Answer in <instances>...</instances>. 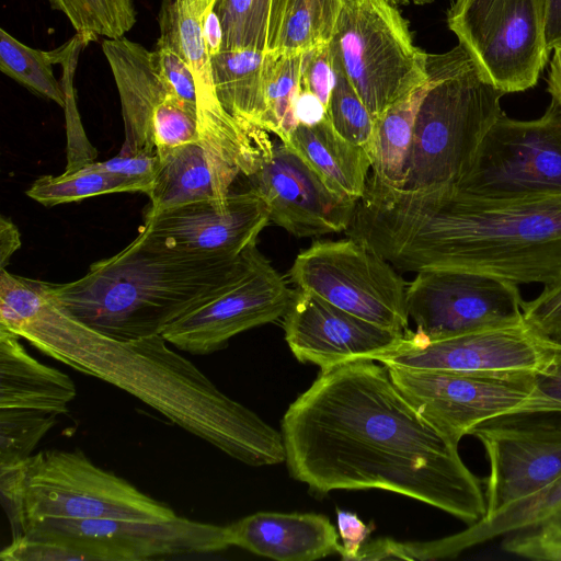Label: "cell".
I'll list each match as a JSON object with an SVG mask.
<instances>
[{
    "label": "cell",
    "instance_id": "obj_32",
    "mask_svg": "<svg viewBox=\"0 0 561 561\" xmlns=\"http://www.w3.org/2000/svg\"><path fill=\"white\" fill-rule=\"evenodd\" d=\"M342 0H287L273 51L302 54L329 44Z\"/></svg>",
    "mask_w": 561,
    "mask_h": 561
},
{
    "label": "cell",
    "instance_id": "obj_51",
    "mask_svg": "<svg viewBox=\"0 0 561 561\" xmlns=\"http://www.w3.org/2000/svg\"><path fill=\"white\" fill-rule=\"evenodd\" d=\"M552 337L561 342V333ZM536 383L543 393L561 403V363L552 373L537 377Z\"/></svg>",
    "mask_w": 561,
    "mask_h": 561
},
{
    "label": "cell",
    "instance_id": "obj_35",
    "mask_svg": "<svg viewBox=\"0 0 561 561\" xmlns=\"http://www.w3.org/2000/svg\"><path fill=\"white\" fill-rule=\"evenodd\" d=\"M332 64L334 85L327 108L328 117L343 138L368 151L374 137L375 118L333 56Z\"/></svg>",
    "mask_w": 561,
    "mask_h": 561
},
{
    "label": "cell",
    "instance_id": "obj_38",
    "mask_svg": "<svg viewBox=\"0 0 561 561\" xmlns=\"http://www.w3.org/2000/svg\"><path fill=\"white\" fill-rule=\"evenodd\" d=\"M502 549L520 558L561 561V533L542 523L506 535Z\"/></svg>",
    "mask_w": 561,
    "mask_h": 561
},
{
    "label": "cell",
    "instance_id": "obj_29",
    "mask_svg": "<svg viewBox=\"0 0 561 561\" xmlns=\"http://www.w3.org/2000/svg\"><path fill=\"white\" fill-rule=\"evenodd\" d=\"M287 0H208L224 32V49L273 51Z\"/></svg>",
    "mask_w": 561,
    "mask_h": 561
},
{
    "label": "cell",
    "instance_id": "obj_27",
    "mask_svg": "<svg viewBox=\"0 0 561 561\" xmlns=\"http://www.w3.org/2000/svg\"><path fill=\"white\" fill-rule=\"evenodd\" d=\"M561 511V474L533 495L514 502L465 530L443 538L448 558L500 536L540 525Z\"/></svg>",
    "mask_w": 561,
    "mask_h": 561
},
{
    "label": "cell",
    "instance_id": "obj_22",
    "mask_svg": "<svg viewBox=\"0 0 561 561\" xmlns=\"http://www.w3.org/2000/svg\"><path fill=\"white\" fill-rule=\"evenodd\" d=\"M228 528L231 546L278 561H312L341 548L335 527L321 514L257 512Z\"/></svg>",
    "mask_w": 561,
    "mask_h": 561
},
{
    "label": "cell",
    "instance_id": "obj_26",
    "mask_svg": "<svg viewBox=\"0 0 561 561\" xmlns=\"http://www.w3.org/2000/svg\"><path fill=\"white\" fill-rule=\"evenodd\" d=\"M213 79L222 108L242 127L265 130L266 51L222 49L210 57Z\"/></svg>",
    "mask_w": 561,
    "mask_h": 561
},
{
    "label": "cell",
    "instance_id": "obj_48",
    "mask_svg": "<svg viewBox=\"0 0 561 561\" xmlns=\"http://www.w3.org/2000/svg\"><path fill=\"white\" fill-rule=\"evenodd\" d=\"M21 248V237L14 222L4 215L0 217V270L5 268L13 253Z\"/></svg>",
    "mask_w": 561,
    "mask_h": 561
},
{
    "label": "cell",
    "instance_id": "obj_12",
    "mask_svg": "<svg viewBox=\"0 0 561 561\" xmlns=\"http://www.w3.org/2000/svg\"><path fill=\"white\" fill-rule=\"evenodd\" d=\"M25 536L72 548L85 560L145 561L215 553L231 546L228 526L176 516L168 520L43 518Z\"/></svg>",
    "mask_w": 561,
    "mask_h": 561
},
{
    "label": "cell",
    "instance_id": "obj_47",
    "mask_svg": "<svg viewBox=\"0 0 561 561\" xmlns=\"http://www.w3.org/2000/svg\"><path fill=\"white\" fill-rule=\"evenodd\" d=\"M203 34L210 57L224 49L221 22L208 0L203 12Z\"/></svg>",
    "mask_w": 561,
    "mask_h": 561
},
{
    "label": "cell",
    "instance_id": "obj_50",
    "mask_svg": "<svg viewBox=\"0 0 561 561\" xmlns=\"http://www.w3.org/2000/svg\"><path fill=\"white\" fill-rule=\"evenodd\" d=\"M547 91L561 106V45L552 49L547 75Z\"/></svg>",
    "mask_w": 561,
    "mask_h": 561
},
{
    "label": "cell",
    "instance_id": "obj_24",
    "mask_svg": "<svg viewBox=\"0 0 561 561\" xmlns=\"http://www.w3.org/2000/svg\"><path fill=\"white\" fill-rule=\"evenodd\" d=\"M159 157V169L147 194L154 214L184 204L226 197L238 170L216 161L201 140L176 147Z\"/></svg>",
    "mask_w": 561,
    "mask_h": 561
},
{
    "label": "cell",
    "instance_id": "obj_46",
    "mask_svg": "<svg viewBox=\"0 0 561 561\" xmlns=\"http://www.w3.org/2000/svg\"><path fill=\"white\" fill-rule=\"evenodd\" d=\"M296 116L299 124L314 125L328 116L322 102L310 91L301 89L296 104Z\"/></svg>",
    "mask_w": 561,
    "mask_h": 561
},
{
    "label": "cell",
    "instance_id": "obj_5",
    "mask_svg": "<svg viewBox=\"0 0 561 561\" xmlns=\"http://www.w3.org/2000/svg\"><path fill=\"white\" fill-rule=\"evenodd\" d=\"M427 79L414 122L407 190L458 185L470 171L505 93L460 44L428 54Z\"/></svg>",
    "mask_w": 561,
    "mask_h": 561
},
{
    "label": "cell",
    "instance_id": "obj_3",
    "mask_svg": "<svg viewBox=\"0 0 561 561\" xmlns=\"http://www.w3.org/2000/svg\"><path fill=\"white\" fill-rule=\"evenodd\" d=\"M0 327L43 354L135 396L185 431L253 467L285 461L280 431L221 392L162 334L129 342L72 317L48 282L0 271Z\"/></svg>",
    "mask_w": 561,
    "mask_h": 561
},
{
    "label": "cell",
    "instance_id": "obj_16",
    "mask_svg": "<svg viewBox=\"0 0 561 561\" xmlns=\"http://www.w3.org/2000/svg\"><path fill=\"white\" fill-rule=\"evenodd\" d=\"M518 285L478 272L431 270L407 286L414 333L437 341L524 319Z\"/></svg>",
    "mask_w": 561,
    "mask_h": 561
},
{
    "label": "cell",
    "instance_id": "obj_52",
    "mask_svg": "<svg viewBox=\"0 0 561 561\" xmlns=\"http://www.w3.org/2000/svg\"><path fill=\"white\" fill-rule=\"evenodd\" d=\"M557 531L561 533V511L556 513L552 517L545 522Z\"/></svg>",
    "mask_w": 561,
    "mask_h": 561
},
{
    "label": "cell",
    "instance_id": "obj_31",
    "mask_svg": "<svg viewBox=\"0 0 561 561\" xmlns=\"http://www.w3.org/2000/svg\"><path fill=\"white\" fill-rule=\"evenodd\" d=\"M301 54L266 53L265 130L285 142L299 125L296 104L301 92Z\"/></svg>",
    "mask_w": 561,
    "mask_h": 561
},
{
    "label": "cell",
    "instance_id": "obj_10",
    "mask_svg": "<svg viewBox=\"0 0 561 561\" xmlns=\"http://www.w3.org/2000/svg\"><path fill=\"white\" fill-rule=\"evenodd\" d=\"M374 360L392 368L537 378L561 363V342L523 319L437 341L423 340L411 331L397 347Z\"/></svg>",
    "mask_w": 561,
    "mask_h": 561
},
{
    "label": "cell",
    "instance_id": "obj_7",
    "mask_svg": "<svg viewBox=\"0 0 561 561\" xmlns=\"http://www.w3.org/2000/svg\"><path fill=\"white\" fill-rule=\"evenodd\" d=\"M297 288L381 328L408 335L405 280L377 251L348 237L314 241L296 256Z\"/></svg>",
    "mask_w": 561,
    "mask_h": 561
},
{
    "label": "cell",
    "instance_id": "obj_28",
    "mask_svg": "<svg viewBox=\"0 0 561 561\" xmlns=\"http://www.w3.org/2000/svg\"><path fill=\"white\" fill-rule=\"evenodd\" d=\"M424 85L375 118L368 153L373 175L386 185L403 188L411 152L415 115Z\"/></svg>",
    "mask_w": 561,
    "mask_h": 561
},
{
    "label": "cell",
    "instance_id": "obj_53",
    "mask_svg": "<svg viewBox=\"0 0 561 561\" xmlns=\"http://www.w3.org/2000/svg\"><path fill=\"white\" fill-rule=\"evenodd\" d=\"M392 3H394L396 5H407V4H410V3H413V4H417V5H423V4H427V3H431L433 2V0H390Z\"/></svg>",
    "mask_w": 561,
    "mask_h": 561
},
{
    "label": "cell",
    "instance_id": "obj_45",
    "mask_svg": "<svg viewBox=\"0 0 561 561\" xmlns=\"http://www.w3.org/2000/svg\"><path fill=\"white\" fill-rule=\"evenodd\" d=\"M339 535L342 545L339 554L343 560L359 561L360 550L374 527L366 525L355 513L336 510Z\"/></svg>",
    "mask_w": 561,
    "mask_h": 561
},
{
    "label": "cell",
    "instance_id": "obj_15",
    "mask_svg": "<svg viewBox=\"0 0 561 561\" xmlns=\"http://www.w3.org/2000/svg\"><path fill=\"white\" fill-rule=\"evenodd\" d=\"M470 435L481 442L489 461L486 516L561 474V409L503 414L478 424Z\"/></svg>",
    "mask_w": 561,
    "mask_h": 561
},
{
    "label": "cell",
    "instance_id": "obj_30",
    "mask_svg": "<svg viewBox=\"0 0 561 561\" xmlns=\"http://www.w3.org/2000/svg\"><path fill=\"white\" fill-rule=\"evenodd\" d=\"M68 49L69 42L49 51L32 48L0 28L1 72L61 107L66 105V94L53 66L62 62Z\"/></svg>",
    "mask_w": 561,
    "mask_h": 561
},
{
    "label": "cell",
    "instance_id": "obj_33",
    "mask_svg": "<svg viewBox=\"0 0 561 561\" xmlns=\"http://www.w3.org/2000/svg\"><path fill=\"white\" fill-rule=\"evenodd\" d=\"M79 34L91 42L122 38L136 24L133 0H48Z\"/></svg>",
    "mask_w": 561,
    "mask_h": 561
},
{
    "label": "cell",
    "instance_id": "obj_19",
    "mask_svg": "<svg viewBox=\"0 0 561 561\" xmlns=\"http://www.w3.org/2000/svg\"><path fill=\"white\" fill-rule=\"evenodd\" d=\"M206 3L207 0H163L159 14L160 36L174 46L193 72L201 142L210 152L245 167L259 158L265 139L261 131L242 127L219 103L203 34Z\"/></svg>",
    "mask_w": 561,
    "mask_h": 561
},
{
    "label": "cell",
    "instance_id": "obj_11",
    "mask_svg": "<svg viewBox=\"0 0 561 561\" xmlns=\"http://www.w3.org/2000/svg\"><path fill=\"white\" fill-rule=\"evenodd\" d=\"M411 404L444 436L459 445L480 423L519 411L556 410L561 403L530 377H494L448 370L388 367Z\"/></svg>",
    "mask_w": 561,
    "mask_h": 561
},
{
    "label": "cell",
    "instance_id": "obj_6",
    "mask_svg": "<svg viewBox=\"0 0 561 561\" xmlns=\"http://www.w3.org/2000/svg\"><path fill=\"white\" fill-rule=\"evenodd\" d=\"M329 46L374 118L426 82L427 53L390 0H342Z\"/></svg>",
    "mask_w": 561,
    "mask_h": 561
},
{
    "label": "cell",
    "instance_id": "obj_43",
    "mask_svg": "<svg viewBox=\"0 0 561 561\" xmlns=\"http://www.w3.org/2000/svg\"><path fill=\"white\" fill-rule=\"evenodd\" d=\"M3 561H71L85 560L84 557L72 548L55 541L21 536L13 538L0 553Z\"/></svg>",
    "mask_w": 561,
    "mask_h": 561
},
{
    "label": "cell",
    "instance_id": "obj_18",
    "mask_svg": "<svg viewBox=\"0 0 561 561\" xmlns=\"http://www.w3.org/2000/svg\"><path fill=\"white\" fill-rule=\"evenodd\" d=\"M248 179L270 220L296 237L342 232L353 220L357 201L335 191L282 141Z\"/></svg>",
    "mask_w": 561,
    "mask_h": 561
},
{
    "label": "cell",
    "instance_id": "obj_20",
    "mask_svg": "<svg viewBox=\"0 0 561 561\" xmlns=\"http://www.w3.org/2000/svg\"><path fill=\"white\" fill-rule=\"evenodd\" d=\"M285 340L300 363L320 370L392 351L407 336L348 313L296 287L283 317Z\"/></svg>",
    "mask_w": 561,
    "mask_h": 561
},
{
    "label": "cell",
    "instance_id": "obj_49",
    "mask_svg": "<svg viewBox=\"0 0 561 561\" xmlns=\"http://www.w3.org/2000/svg\"><path fill=\"white\" fill-rule=\"evenodd\" d=\"M546 42L550 51L561 45V0H548Z\"/></svg>",
    "mask_w": 561,
    "mask_h": 561
},
{
    "label": "cell",
    "instance_id": "obj_23",
    "mask_svg": "<svg viewBox=\"0 0 561 561\" xmlns=\"http://www.w3.org/2000/svg\"><path fill=\"white\" fill-rule=\"evenodd\" d=\"M19 339L0 327V409L66 414L77 394L73 381L35 359Z\"/></svg>",
    "mask_w": 561,
    "mask_h": 561
},
{
    "label": "cell",
    "instance_id": "obj_4",
    "mask_svg": "<svg viewBox=\"0 0 561 561\" xmlns=\"http://www.w3.org/2000/svg\"><path fill=\"white\" fill-rule=\"evenodd\" d=\"M237 257L174 250L138 236L117 254L94 262L81 278L48 283L72 317L122 342L162 334L184 313L206 302L242 270Z\"/></svg>",
    "mask_w": 561,
    "mask_h": 561
},
{
    "label": "cell",
    "instance_id": "obj_39",
    "mask_svg": "<svg viewBox=\"0 0 561 561\" xmlns=\"http://www.w3.org/2000/svg\"><path fill=\"white\" fill-rule=\"evenodd\" d=\"M152 51L158 70L168 87L182 102L197 111L195 79L182 56L167 38L161 36Z\"/></svg>",
    "mask_w": 561,
    "mask_h": 561
},
{
    "label": "cell",
    "instance_id": "obj_17",
    "mask_svg": "<svg viewBox=\"0 0 561 561\" xmlns=\"http://www.w3.org/2000/svg\"><path fill=\"white\" fill-rule=\"evenodd\" d=\"M270 214L251 188L144 216L139 233L158 244L201 255L237 257L256 243Z\"/></svg>",
    "mask_w": 561,
    "mask_h": 561
},
{
    "label": "cell",
    "instance_id": "obj_9",
    "mask_svg": "<svg viewBox=\"0 0 561 561\" xmlns=\"http://www.w3.org/2000/svg\"><path fill=\"white\" fill-rule=\"evenodd\" d=\"M548 0H453L447 26L506 93L534 88L549 61Z\"/></svg>",
    "mask_w": 561,
    "mask_h": 561
},
{
    "label": "cell",
    "instance_id": "obj_40",
    "mask_svg": "<svg viewBox=\"0 0 561 561\" xmlns=\"http://www.w3.org/2000/svg\"><path fill=\"white\" fill-rule=\"evenodd\" d=\"M94 169L108 172L124 180L131 192L148 194L159 169L157 153L118 154L102 162H91Z\"/></svg>",
    "mask_w": 561,
    "mask_h": 561
},
{
    "label": "cell",
    "instance_id": "obj_34",
    "mask_svg": "<svg viewBox=\"0 0 561 561\" xmlns=\"http://www.w3.org/2000/svg\"><path fill=\"white\" fill-rule=\"evenodd\" d=\"M131 192L121 178L94 169L90 163L60 175H43L33 182L26 195L50 207L103 194Z\"/></svg>",
    "mask_w": 561,
    "mask_h": 561
},
{
    "label": "cell",
    "instance_id": "obj_41",
    "mask_svg": "<svg viewBox=\"0 0 561 561\" xmlns=\"http://www.w3.org/2000/svg\"><path fill=\"white\" fill-rule=\"evenodd\" d=\"M26 459L0 466L1 502L11 526L12 539L24 536L26 529L24 508Z\"/></svg>",
    "mask_w": 561,
    "mask_h": 561
},
{
    "label": "cell",
    "instance_id": "obj_13",
    "mask_svg": "<svg viewBox=\"0 0 561 561\" xmlns=\"http://www.w3.org/2000/svg\"><path fill=\"white\" fill-rule=\"evenodd\" d=\"M482 197L561 192V106L520 121L503 113L482 139L473 164L457 185Z\"/></svg>",
    "mask_w": 561,
    "mask_h": 561
},
{
    "label": "cell",
    "instance_id": "obj_8",
    "mask_svg": "<svg viewBox=\"0 0 561 561\" xmlns=\"http://www.w3.org/2000/svg\"><path fill=\"white\" fill-rule=\"evenodd\" d=\"M26 525L43 518L168 520L167 504L95 466L81 450H45L26 459ZM26 530V529H25Z\"/></svg>",
    "mask_w": 561,
    "mask_h": 561
},
{
    "label": "cell",
    "instance_id": "obj_2",
    "mask_svg": "<svg viewBox=\"0 0 561 561\" xmlns=\"http://www.w3.org/2000/svg\"><path fill=\"white\" fill-rule=\"evenodd\" d=\"M347 237L396 270H457L516 285L561 280V192L482 197L457 185L407 190L373 174Z\"/></svg>",
    "mask_w": 561,
    "mask_h": 561
},
{
    "label": "cell",
    "instance_id": "obj_14",
    "mask_svg": "<svg viewBox=\"0 0 561 561\" xmlns=\"http://www.w3.org/2000/svg\"><path fill=\"white\" fill-rule=\"evenodd\" d=\"M296 295L256 243L244 251L240 273L206 302L184 313L162 332L168 343L205 355L227 346L247 330L283 318Z\"/></svg>",
    "mask_w": 561,
    "mask_h": 561
},
{
    "label": "cell",
    "instance_id": "obj_36",
    "mask_svg": "<svg viewBox=\"0 0 561 561\" xmlns=\"http://www.w3.org/2000/svg\"><path fill=\"white\" fill-rule=\"evenodd\" d=\"M56 422L54 413L0 409V466L28 458Z\"/></svg>",
    "mask_w": 561,
    "mask_h": 561
},
{
    "label": "cell",
    "instance_id": "obj_37",
    "mask_svg": "<svg viewBox=\"0 0 561 561\" xmlns=\"http://www.w3.org/2000/svg\"><path fill=\"white\" fill-rule=\"evenodd\" d=\"M153 139L158 156L176 147L199 141L197 111L171 93L154 112Z\"/></svg>",
    "mask_w": 561,
    "mask_h": 561
},
{
    "label": "cell",
    "instance_id": "obj_42",
    "mask_svg": "<svg viewBox=\"0 0 561 561\" xmlns=\"http://www.w3.org/2000/svg\"><path fill=\"white\" fill-rule=\"evenodd\" d=\"M301 89L313 93L328 108L334 85V70L329 44L301 54Z\"/></svg>",
    "mask_w": 561,
    "mask_h": 561
},
{
    "label": "cell",
    "instance_id": "obj_25",
    "mask_svg": "<svg viewBox=\"0 0 561 561\" xmlns=\"http://www.w3.org/2000/svg\"><path fill=\"white\" fill-rule=\"evenodd\" d=\"M302 157L335 191L358 201L365 193L371 162L368 151L343 138L327 116L299 124L284 142Z\"/></svg>",
    "mask_w": 561,
    "mask_h": 561
},
{
    "label": "cell",
    "instance_id": "obj_44",
    "mask_svg": "<svg viewBox=\"0 0 561 561\" xmlns=\"http://www.w3.org/2000/svg\"><path fill=\"white\" fill-rule=\"evenodd\" d=\"M524 320L541 333L556 336L561 333V280L547 285L533 300L523 305Z\"/></svg>",
    "mask_w": 561,
    "mask_h": 561
},
{
    "label": "cell",
    "instance_id": "obj_21",
    "mask_svg": "<svg viewBox=\"0 0 561 561\" xmlns=\"http://www.w3.org/2000/svg\"><path fill=\"white\" fill-rule=\"evenodd\" d=\"M102 50L121 100L125 140L119 153H157L154 112L173 92L158 70L153 51L125 36L104 38Z\"/></svg>",
    "mask_w": 561,
    "mask_h": 561
},
{
    "label": "cell",
    "instance_id": "obj_1",
    "mask_svg": "<svg viewBox=\"0 0 561 561\" xmlns=\"http://www.w3.org/2000/svg\"><path fill=\"white\" fill-rule=\"evenodd\" d=\"M289 476L322 495L380 489L473 525L486 516L482 481L458 444L402 394L387 366L360 359L320 370L280 422Z\"/></svg>",
    "mask_w": 561,
    "mask_h": 561
}]
</instances>
